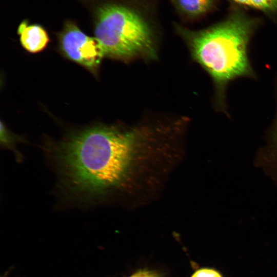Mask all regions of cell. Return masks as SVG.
Segmentation results:
<instances>
[{
  "instance_id": "obj_1",
  "label": "cell",
  "mask_w": 277,
  "mask_h": 277,
  "mask_svg": "<svg viewBox=\"0 0 277 277\" xmlns=\"http://www.w3.org/2000/svg\"><path fill=\"white\" fill-rule=\"evenodd\" d=\"M138 133L93 126L48 145L46 150L67 192L93 201L123 181L133 160Z\"/></svg>"
},
{
  "instance_id": "obj_2",
  "label": "cell",
  "mask_w": 277,
  "mask_h": 277,
  "mask_svg": "<svg viewBox=\"0 0 277 277\" xmlns=\"http://www.w3.org/2000/svg\"><path fill=\"white\" fill-rule=\"evenodd\" d=\"M258 22L241 12L188 35L193 55L210 75L218 101H224L228 84L241 77H254L248 46Z\"/></svg>"
},
{
  "instance_id": "obj_3",
  "label": "cell",
  "mask_w": 277,
  "mask_h": 277,
  "mask_svg": "<svg viewBox=\"0 0 277 277\" xmlns=\"http://www.w3.org/2000/svg\"><path fill=\"white\" fill-rule=\"evenodd\" d=\"M95 37L105 55L127 59L155 55L151 30L145 20L130 8L106 4L96 12Z\"/></svg>"
},
{
  "instance_id": "obj_4",
  "label": "cell",
  "mask_w": 277,
  "mask_h": 277,
  "mask_svg": "<svg viewBox=\"0 0 277 277\" xmlns=\"http://www.w3.org/2000/svg\"><path fill=\"white\" fill-rule=\"evenodd\" d=\"M59 44L69 60L91 70H95L105 55L96 38L84 33L74 23H66L58 35Z\"/></svg>"
},
{
  "instance_id": "obj_5",
  "label": "cell",
  "mask_w": 277,
  "mask_h": 277,
  "mask_svg": "<svg viewBox=\"0 0 277 277\" xmlns=\"http://www.w3.org/2000/svg\"><path fill=\"white\" fill-rule=\"evenodd\" d=\"M17 34L22 47L27 51L35 53L43 51L49 42L46 30L37 24H29L24 20L18 26Z\"/></svg>"
},
{
  "instance_id": "obj_6",
  "label": "cell",
  "mask_w": 277,
  "mask_h": 277,
  "mask_svg": "<svg viewBox=\"0 0 277 277\" xmlns=\"http://www.w3.org/2000/svg\"><path fill=\"white\" fill-rule=\"evenodd\" d=\"M213 3V0H177V4L181 10L193 16L206 12Z\"/></svg>"
},
{
  "instance_id": "obj_7",
  "label": "cell",
  "mask_w": 277,
  "mask_h": 277,
  "mask_svg": "<svg viewBox=\"0 0 277 277\" xmlns=\"http://www.w3.org/2000/svg\"><path fill=\"white\" fill-rule=\"evenodd\" d=\"M21 138L10 132L5 126L1 123V142L5 148L13 151L17 160L21 161L22 157L21 154L16 148V144L21 142Z\"/></svg>"
},
{
  "instance_id": "obj_8",
  "label": "cell",
  "mask_w": 277,
  "mask_h": 277,
  "mask_svg": "<svg viewBox=\"0 0 277 277\" xmlns=\"http://www.w3.org/2000/svg\"><path fill=\"white\" fill-rule=\"evenodd\" d=\"M253 7L259 9L266 13H277V0H251Z\"/></svg>"
},
{
  "instance_id": "obj_9",
  "label": "cell",
  "mask_w": 277,
  "mask_h": 277,
  "mask_svg": "<svg viewBox=\"0 0 277 277\" xmlns=\"http://www.w3.org/2000/svg\"><path fill=\"white\" fill-rule=\"evenodd\" d=\"M191 277H223L216 270L202 268L197 270Z\"/></svg>"
},
{
  "instance_id": "obj_10",
  "label": "cell",
  "mask_w": 277,
  "mask_h": 277,
  "mask_svg": "<svg viewBox=\"0 0 277 277\" xmlns=\"http://www.w3.org/2000/svg\"><path fill=\"white\" fill-rule=\"evenodd\" d=\"M130 277H161L160 275L153 271L141 270L135 272Z\"/></svg>"
},
{
  "instance_id": "obj_11",
  "label": "cell",
  "mask_w": 277,
  "mask_h": 277,
  "mask_svg": "<svg viewBox=\"0 0 277 277\" xmlns=\"http://www.w3.org/2000/svg\"><path fill=\"white\" fill-rule=\"evenodd\" d=\"M232 1L237 3H239L240 4L253 7V4H252V2L251 0H232Z\"/></svg>"
}]
</instances>
